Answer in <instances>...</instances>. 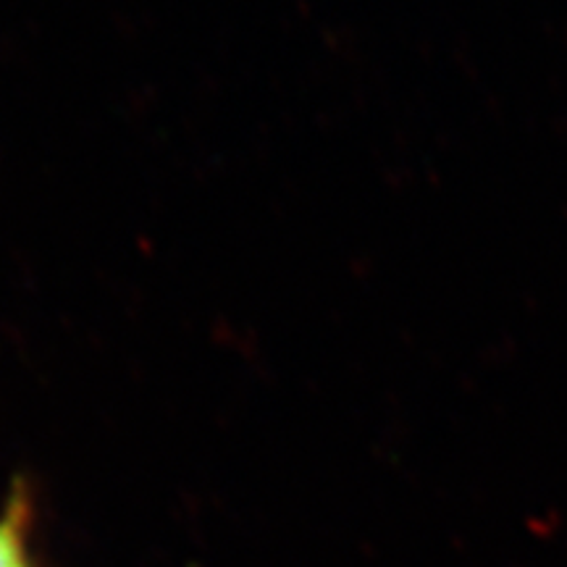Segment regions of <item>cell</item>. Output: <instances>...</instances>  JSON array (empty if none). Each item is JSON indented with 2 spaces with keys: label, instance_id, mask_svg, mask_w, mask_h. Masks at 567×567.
Instances as JSON below:
<instances>
[{
  "label": "cell",
  "instance_id": "obj_1",
  "mask_svg": "<svg viewBox=\"0 0 567 567\" xmlns=\"http://www.w3.org/2000/svg\"><path fill=\"white\" fill-rule=\"evenodd\" d=\"M32 499L24 484L13 486L0 515V567H32L30 557Z\"/></svg>",
  "mask_w": 567,
  "mask_h": 567
}]
</instances>
